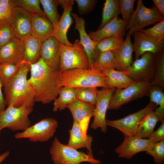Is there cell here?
<instances>
[{
  "instance_id": "obj_14",
  "label": "cell",
  "mask_w": 164,
  "mask_h": 164,
  "mask_svg": "<svg viewBox=\"0 0 164 164\" xmlns=\"http://www.w3.org/2000/svg\"><path fill=\"white\" fill-rule=\"evenodd\" d=\"M116 88H102L98 90L96 104L93 111L94 120L91 127L96 129L100 128L102 132H106L107 126L106 122L105 116L108 109L110 98Z\"/></svg>"
},
{
  "instance_id": "obj_30",
  "label": "cell",
  "mask_w": 164,
  "mask_h": 164,
  "mask_svg": "<svg viewBox=\"0 0 164 164\" xmlns=\"http://www.w3.org/2000/svg\"><path fill=\"white\" fill-rule=\"evenodd\" d=\"M59 97L54 101L53 111H56L65 109L67 104L75 98V88L62 87L59 92Z\"/></svg>"
},
{
  "instance_id": "obj_36",
  "label": "cell",
  "mask_w": 164,
  "mask_h": 164,
  "mask_svg": "<svg viewBox=\"0 0 164 164\" xmlns=\"http://www.w3.org/2000/svg\"><path fill=\"white\" fill-rule=\"evenodd\" d=\"M12 6L21 7L31 14L46 17L40 7L39 0H10Z\"/></svg>"
},
{
  "instance_id": "obj_25",
  "label": "cell",
  "mask_w": 164,
  "mask_h": 164,
  "mask_svg": "<svg viewBox=\"0 0 164 164\" xmlns=\"http://www.w3.org/2000/svg\"><path fill=\"white\" fill-rule=\"evenodd\" d=\"M95 105L83 102L75 98L69 103L67 108L70 111L73 121L80 122L84 118L93 116V111Z\"/></svg>"
},
{
  "instance_id": "obj_1",
  "label": "cell",
  "mask_w": 164,
  "mask_h": 164,
  "mask_svg": "<svg viewBox=\"0 0 164 164\" xmlns=\"http://www.w3.org/2000/svg\"><path fill=\"white\" fill-rule=\"evenodd\" d=\"M31 76L28 80L35 92V101L46 104L59 95L60 85L59 70L49 66L40 57L37 62L29 64Z\"/></svg>"
},
{
  "instance_id": "obj_28",
  "label": "cell",
  "mask_w": 164,
  "mask_h": 164,
  "mask_svg": "<svg viewBox=\"0 0 164 164\" xmlns=\"http://www.w3.org/2000/svg\"><path fill=\"white\" fill-rule=\"evenodd\" d=\"M109 68L122 71L113 52L109 51L100 52L91 69L101 71Z\"/></svg>"
},
{
  "instance_id": "obj_9",
  "label": "cell",
  "mask_w": 164,
  "mask_h": 164,
  "mask_svg": "<svg viewBox=\"0 0 164 164\" xmlns=\"http://www.w3.org/2000/svg\"><path fill=\"white\" fill-rule=\"evenodd\" d=\"M156 56V53L150 52L144 53L132 62L127 75L135 82L151 83L154 76Z\"/></svg>"
},
{
  "instance_id": "obj_18",
  "label": "cell",
  "mask_w": 164,
  "mask_h": 164,
  "mask_svg": "<svg viewBox=\"0 0 164 164\" xmlns=\"http://www.w3.org/2000/svg\"><path fill=\"white\" fill-rule=\"evenodd\" d=\"M132 35L135 60L139 59L140 56L146 52L157 53L164 50L163 43L154 40L140 31L134 32Z\"/></svg>"
},
{
  "instance_id": "obj_6",
  "label": "cell",
  "mask_w": 164,
  "mask_h": 164,
  "mask_svg": "<svg viewBox=\"0 0 164 164\" xmlns=\"http://www.w3.org/2000/svg\"><path fill=\"white\" fill-rule=\"evenodd\" d=\"M136 8L130 20L125 27L128 33L132 35L135 32L139 31L149 25L164 19V17L159 12L153 4L151 8H148L142 0L137 1Z\"/></svg>"
},
{
  "instance_id": "obj_32",
  "label": "cell",
  "mask_w": 164,
  "mask_h": 164,
  "mask_svg": "<svg viewBox=\"0 0 164 164\" xmlns=\"http://www.w3.org/2000/svg\"><path fill=\"white\" fill-rule=\"evenodd\" d=\"M124 41L123 37L118 36L107 37L97 42V47L100 52L109 51L113 53L121 47Z\"/></svg>"
},
{
  "instance_id": "obj_7",
  "label": "cell",
  "mask_w": 164,
  "mask_h": 164,
  "mask_svg": "<svg viewBox=\"0 0 164 164\" xmlns=\"http://www.w3.org/2000/svg\"><path fill=\"white\" fill-rule=\"evenodd\" d=\"M151 85L148 82H140L124 89L116 88L110 98L108 109H118L130 102L144 96H149Z\"/></svg>"
},
{
  "instance_id": "obj_46",
  "label": "cell",
  "mask_w": 164,
  "mask_h": 164,
  "mask_svg": "<svg viewBox=\"0 0 164 164\" xmlns=\"http://www.w3.org/2000/svg\"><path fill=\"white\" fill-rule=\"evenodd\" d=\"M3 86V83L0 79V113L5 110L6 105L5 98L2 91V87Z\"/></svg>"
},
{
  "instance_id": "obj_48",
  "label": "cell",
  "mask_w": 164,
  "mask_h": 164,
  "mask_svg": "<svg viewBox=\"0 0 164 164\" xmlns=\"http://www.w3.org/2000/svg\"><path fill=\"white\" fill-rule=\"evenodd\" d=\"M2 129H3V128L2 127L0 126V132L1 130Z\"/></svg>"
},
{
  "instance_id": "obj_26",
  "label": "cell",
  "mask_w": 164,
  "mask_h": 164,
  "mask_svg": "<svg viewBox=\"0 0 164 164\" xmlns=\"http://www.w3.org/2000/svg\"><path fill=\"white\" fill-rule=\"evenodd\" d=\"M25 53L24 61L29 64H33L40 58V53L42 43L32 35L24 40Z\"/></svg>"
},
{
  "instance_id": "obj_12",
  "label": "cell",
  "mask_w": 164,
  "mask_h": 164,
  "mask_svg": "<svg viewBox=\"0 0 164 164\" xmlns=\"http://www.w3.org/2000/svg\"><path fill=\"white\" fill-rule=\"evenodd\" d=\"M32 14L19 6H12L8 19L16 37L24 40L31 35Z\"/></svg>"
},
{
  "instance_id": "obj_20",
  "label": "cell",
  "mask_w": 164,
  "mask_h": 164,
  "mask_svg": "<svg viewBox=\"0 0 164 164\" xmlns=\"http://www.w3.org/2000/svg\"><path fill=\"white\" fill-rule=\"evenodd\" d=\"M40 57L50 67L59 70L60 60V43L51 36L42 43Z\"/></svg>"
},
{
  "instance_id": "obj_43",
  "label": "cell",
  "mask_w": 164,
  "mask_h": 164,
  "mask_svg": "<svg viewBox=\"0 0 164 164\" xmlns=\"http://www.w3.org/2000/svg\"><path fill=\"white\" fill-rule=\"evenodd\" d=\"M12 6L10 0H2L0 5V21L9 19L12 12Z\"/></svg>"
},
{
  "instance_id": "obj_35",
  "label": "cell",
  "mask_w": 164,
  "mask_h": 164,
  "mask_svg": "<svg viewBox=\"0 0 164 164\" xmlns=\"http://www.w3.org/2000/svg\"><path fill=\"white\" fill-rule=\"evenodd\" d=\"M152 85H157L164 89V50L156 53L154 76Z\"/></svg>"
},
{
  "instance_id": "obj_42",
  "label": "cell",
  "mask_w": 164,
  "mask_h": 164,
  "mask_svg": "<svg viewBox=\"0 0 164 164\" xmlns=\"http://www.w3.org/2000/svg\"><path fill=\"white\" fill-rule=\"evenodd\" d=\"M73 1L77 3L79 14L83 15L90 13L94 9L98 0H74Z\"/></svg>"
},
{
  "instance_id": "obj_13",
  "label": "cell",
  "mask_w": 164,
  "mask_h": 164,
  "mask_svg": "<svg viewBox=\"0 0 164 164\" xmlns=\"http://www.w3.org/2000/svg\"><path fill=\"white\" fill-rule=\"evenodd\" d=\"M58 1L63 11L59 21L54 26L51 36L55 38L61 44L68 46H72L73 44L68 41L67 33L69 27L73 22L70 15L73 1V0H58Z\"/></svg>"
},
{
  "instance_id": "obj_34",
  "label": "cell",
  "mask_w": 164,
  "mask_h": 164,
  "mask_svg": "<svg viewBox=\"0 0 164 164\" xmlns=\"http://www.w3.org/2000/svg\"><path fill=\"white\" fill-rule=\"evenodd\" d=\"M98 90L96 87L75 88V98L87 103L95 106Z\"/></svg>"
},
{
  "instance_id": "obj_40",
  "label": "cell",
  "mask_w": 164,
  "mask_h": 164,
  "mask_svg": "<svg viewBox=\"0 0 164 164\" xmlns=\"http://www.w3.org/2000/svg\"><path fill=\"white\" fill-rule=\"evenodd\" d=\"M152 155L155 162L157 164H163L164 162V139L153 144L146 152Z\"/></svg>"
},
{
  "instance_id": "obj_4",
  "label": "cell",
  "mask_w": 164,
  "mask_h": 164,
  "mask_svg": "<svg viewBox=\"0 0 164 164\" xmlns=\"http://www.w3.org/2000/svg\"><path fill=\"white\" fill-rule=\"evenodd\" d=\"M50 153L55 164H80L83 162L99 164L101 162L95 159L93 155L78 151L67 145L61 143L56 137L52 142Z\"/></svg>"
},
{
  "instance_id": "obj_47",
  "label": "cell",
  "mask_w": 164,
  "mask_h": 164,
  "mask_svg": "<svg viewBox=\"0 0 164 164\" xmlns=\"http://www.w3.org/2000/svg\"><path fill=\"white\" fill-rule=\"evenodd\" d=\"M9 155V152L7 151L0 155V163L3 161Z\"/></svg>"
},
{
  "instance_id": "obj_41",
  "label": "cell",
  "mask_w": 164,
  "mask_h": 164,
  "mask_svg": "<svg viewBox=\"0 0 164 164\" xmlns=\"http://www.w3.org/2000/svg\"><path fill=\"white\" fill-rule=\"evenodd\" d=\"M135 0H119L120 13L122 19L128 23L134 12L133 7Z\"/></svg>"
},
{
  "instance_id": "obj_19",
  "label": "cell",
  "mask_w": 164,
  "mask_h": 164,
  "mask_svg": "<svg viewBox=\"0 0 164 164\" xmlns=\"http://www.w3.org/2000/svg\"><path fill=\"white\" fill-rule=\"evenodd\" d=\"M128 23L117 16L101 29L94 32L91 31L88 35L92 39L97 42L115 36L123 38L125 34V27Z\"/></svg>"
},
{
  "instance_id": "obj_15",
  "label": "cell",
  "mask_w": 164,
  "mask_h": 164,
  "mask_svg": "<svg viewBox=\"0 0 164 164\" xmlns=\"http://www.w3.org/2000/svg\"><path fill=\"white\" fill-rule=\"evenodd\" d=\"M124 137L123 142L115 150L120 158L130 159L138 153L146 152L154 144L149 138H142L136 136Z\"/></svg>"
},
{
  "instance_id": "obj_49",
  "label": "cell",
  "mask_w": 164,
  "mask_h": 164,
  "mask_svg": "<svg viewBox=\"0 0 164 164\" xmlns=\"http://www.w3.org/2000/svg\"><path fill=\"white\" fill-rule=\"evenodd\" d=\"M2 0H0V5L1 3Z\"/></svg>"
},
{
  "instance_id": "obj_17",
  "label": "cell",
  "mask_w": 164,
  "mask_h": 164,
  "mask_svg": "<svg viewBox=\"0 0 164 164\" xmlns=\"http://www.w3.org/2000/svg\"><path fill=\"white\" fill-rule=\"evenodd\" d=\"M25 53L24 41L15 36L0 49V63L7 62L20 66Z\"/></svg>"
},
{
  "instance_id": "obj_45",
  "label": "cell",
  "mask_w": 164,
  "mask_h": 164,
  "mask_svg": "<svg viewBox=\"0 0 164 164\" xmlns=\"http://www.w3.org/2000/svg\"><path fill=\"white\" fill-rule=\"evenodd\" d=\"M152 1L159 12L164 17V0H152Z\"/></svg>"
},
{
  "instance_id": "obj_8",
  "label": "cell",
  "mask_w": 164,
  "mask_h": 164,
  "mask_svg": "<svg viewBox=\"0 0 164 164\" xmlns=\"http://www.w3.org/2000/svg\"><path fill=\"white\" fill-rule=\"evenodd\" d=\"M33 110L32 107L25 106L15 107L10 105L0 113V126L14 131H24L31 126L28 116Z\"/></svg>"
},
{
  "instance_id": "obj_38",
  "label": "cell",
  "mask_w": 164,
  "mask_h": 164,
  "mask_svg": "<svg viewBox=\"0 0 164 164\" xmlns=\"http://www.w3.org/2000/svg\"><path fill=\"white\" fill-rule=\"evenodd\" d=\"M15 33L8 20L0 21V49L7 44L13 37Z\"/></svg>"
},
{
  "instance_id": "obj_37",
  "label": "cell",
  "mask_w": 164,
  "mask_h": 164,
  "mask_svg": "<svg viewBox=\"0 0 164 164\" xmlns=\"http://www.w3.org/2000/svg\"><path fill=\"white\" fill-rule=\"evenodd\" d=\"M19 66L9 62L0 63V79L3 85L8 82L16 74Z\"/></svg>"
},
{
  "instance_id": "obj_31",
  "label": "cell",
  "mask_w": 164,
  "mask_h": 164,
  "mask_svg": "<svg viewBox=\"0 0 164 164\" xmlns=\"http://www.w3.org/2000/svg\"><path fill=\"white\" fill-rule=\"evenodd\" d=\"M149 97L150 102L159 106L154 111L162 122L164 118V93L163 90L158 86L151 85L149 90Z\"/></svg>"
},
{
  "instance_id": "obj_2",
  "label": "cell",
  "mask_w": 164,
  "mask_h": 164,
  "mask_svg": "<svg viewBox=\"0 0 164 164\" xmlns=\"http://www.w3.org/2000/svg\"><path fill=\"white\" fill-rule=\"evenodd\" d=\"M30 69V64L23 60L16 74L3 85L6 105L12 104L15 107L25 106L27 108L34 106L35 92L27 78Z\"/></svg>"
},
{
  "instance_id": "obj_24",
  "label": "cell",
  "mask_w": 164,
  "mask_h": 164,
  "mask_svg": "<svg viewBox=\"0 0 164 164\" xmlns=\"http://www.w3.org/2000/svg\"><path fill=\"white\" fill-rule=\"evenodd\" d=\"M131 35L127 33L122 46L114 52L113 54L121 70L127 72L132 63V53L134 51L131 40Z\"/></svg>"
},
{
  "instance_id": "obj_44",
  "label": "cell",
  "mask_w": 164,
  "mask_h": 164,
  "mask_svg": "<svg viewBox=\"0 0 164 164\" xmlns=\"http://www.w3.org/2000/svg\"><path fill=\"white\" fill-rule=\"evenodd\" d=\"M151 141L155 143L164 139V121L158 129L152 133L148 138Z\"/></svg>"
},
{
  "instance_id": "obj_5",
  "label": "cell",
  "mask_w": 164,
  "mask_h": 164,
  "mask_svg": "<svg viewBox=\"0 0 164 164\" xmlns=\"http://www.w3.org/2000/svg\"><path fill=\"white\" fill-rule=\"evenodd\" d=\"M60 53L59 70L60 73L74 69H89L87 56L78 39L72 46L60 43Z\"/></svg>"
},
{
  "instance_id": "obj_27",
  "label": "cell",
  "mask_w": 164,
  "mask_h": 164,
  "mask_svg": "<svg viewBox=\"0 0 164 164\" xmlns=\"http://www.w3.org/2000/svg\"><path fill=\"white\" fill-rule=\"evenodd\" d=\"M159 121L160 118L154 111H151L141 121L135 136L144 139L148 138L154 132L156 125Z\"/></svg>"
},
{
  "instance_id": "obj_11",
  "label": "cell",
  "mask_w": 164,
  "mask_h": 164,
  "mask_svg": "<svg viewBox=\"0 0 164 164\" xmlns=\"http://www.w3.org/2000/svg\"><path fill=\"white\" fill-rule=\"evenodd\" d=\"M58 127L56 121L51 118L43 119L21 132L15 135L16 139L27 138L30 141L43 142L53 135Z\"/></svg>"
},
{
  "instance_id": "obj_16",
  "label": "cell",
  "mask_w": 164,
  "mask_h": 164,
  "mask_svg": "<svg viewBox=\"0 0 164 164\" xmlns=\"http://www.w3.org/2000/svg\"><path fill=\"white\" fill-rule=\"evenodd\" d=\"M70 15L75 20V24L74 29L77 30L79 32L80 37L79 41L87 56L89 69H91L100 52L97 47V42L92 39L86 33L84 19L82 17H79L75 13H71Z\"/></svg>"
},
{
  "instance_id": "obj_3",
  "label": "cell",
  "mask_w": 164,
  "mask_h": 164,
  "mask_svg": "<svg viewBox=\"0 0 164 164\" xmlns=\"http://www.w3.org/2000/svg\"><path fill=\"white\" fill-rule=\"evenodd\" d=\"M106 75L92 69L77 68L60 73V85L74 88L102 87L107 88L104 79Z\"/></svg>"
},
{
  "instance_id": "obj_10",
  "label": "cell",
  "mask_w": 164,
  "mask_h": 164,
  "mask_svg": "<svg viewBox=\"0 0 164 164\" xmlns=\"http://www.w3.org/2000/svg\"><path fill=\"white\" fill-rule=\"evenodd\" d=\"M156 107L155 104L150 102L144 108L123 118L114 120L106 119L107 125L118 129L124 136H135L143 118L150 112L154 111Z\"/></svg>"
},
{
  "instance_id": "obj_23",
  "label": "cell",
  "mask_w": 164,
  "mask_h": 164,
  "mask_svg": "<svg viewBox=\"0 0 164 164\" xmlns=\"http://www.w3.org/2000/svg\"><path fill=\"white\" fill-rule=\"evenodd\" d=\"M101 72L106 75L104 83L107 88L114 87L124 89L136 83L129 77L124 71L109 68Z\"/></svg>"
},
{
  "instance_id": "obj_29",
  "label": "cell",
  "mask_w": 164,
  "mask_h": 164,
  "mask_svg": "<svg viewBox=\"0 0 164 164\" xmlns=\"http://www.w3.org/2000/svg\"><path fill=\"white\" fill-rule=\"evenodd\" d=\"M120 13L119 0H106L104 3L99 30Z\"/></svg>"
},
{
  "instance_id": "obj_22",
  "label": "cell",
  "mask_w": 164,
  "mask_h": 164,
  "mask_svg": "<svg viewBox=\"0 0 164 164\" xmlns=\"http://www.w3.org/2000/svg\"><path fill=\"white\" fill-rule=\"evenodd\" d=\"M32 14L31 35L43 43L51 36L53 25L46 17Z\"/></svg>"
},
{
  "instance_id": "obj_21",
  "label": "cell",
  "mask_w": 164,
  "mask_h": 164,
  "mask_svg": "<svg viewBox=\"0 0 164 164\" xmlns=\"http://www.w3.org/2000/svg\"><path fill=\"white\" fill-rule=\"evenodd\" d=\"M69 132L70 138L68 145L76 150L86 148L88 153L93 155L91 148L93 137L84 133L80 123L73 121L72 128Z\"/></svg>"
},
{
  "instance_id": "obj_39",
  "label": "cell",
  "mask_w": 164,
  "mask_h": 164,
  "mask_svg": "<svg viewBox=\"0 0 164 164\" xmlns=\"http://www.w3.org/2000/svg\"><path fill=\"white\" fill-rule=\"evenodd\" d=\"M143 32L154 40L163 43L164 39V19L158 22L154 26L148 29H143Z\"/></svg>"
},
{
  "instance_id": "obj_33",
  "label": "cell",
  "mask_w": 164,
  "mask_h": 164,
  "mask_svg": "<svg viewBox=\"0 0 164 164\" xmlns=\"http://www.w3.org/2000/svg\"><path fill=\"white\" fill-rule=\"evenodd\" d=\"M42 5L46 17L55 26L59 21L61 16L57 8L59 5L58 0H39Z\"/></svg>"
}]
</instances>
